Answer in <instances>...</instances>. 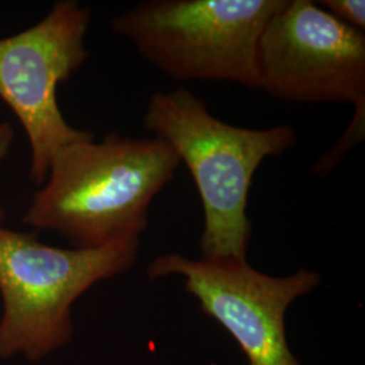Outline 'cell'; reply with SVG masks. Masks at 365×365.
Wrapping results in <instances>:
<instances>
[{
	"instance_id": "6da1fadb",
	"label": "cell",
	"mask_w": 365,
	"mask_h": 365,
	"mask_svg": "<svg viewBox=\"0 0 365 365\" xmlns=\"http://www.w3.org/2000/svg\"><path fill=\"white\" fill-rule=\"evenodd\" d=\"M180 165L155 137L113 133L101 143L93 137L72 143L53 157L24 223L53 230L78 249L140 241L150 203Z\"/></svg>"
},
{
	"instance_id": "7a4b0ae2",
	"label": "cell",
	"mask_w": 365,
	"mask_h": 365,
	"mask_svg": "<svg viewBox=\"0 0 365 365\" xmlns=\"http://www.w3.org/2000/svg\"><path fill=\"white\" fill-rule=\"evenodd\" d=\"M144 129L168 145L191 172L205 212L202 259L247 260L253 176L267 157L280 156L297 144L295 130L287 125L247 129L226 123L184 87L152 95Z\"/></svg>"
},
{
	"instance_id": "3957f363",
	"label": "cell",
	"mask_w": 365,
	"mask_h": 365,
	"mask_svg": "<svg viewBox=\"0 0 365 365\" xmlns=\"http://www.w3.org/2000/svg\"><path fill=\"white\" fill-rule=\"evenodd\" d=\"M0 209V360L37 361L72 337V304L96 283L130 269L140 241L63 249L3 226Z\"/></svg>"
},
{
	"instance_id": "277c9868",
	"label": "cell",
	"mask_w": 365,
	"mask_h": 365,
	"mask_svg": "<svg viewBox=\"0 0 365 365\" xmlns=\"http://www.w3.org/2000/svg\"><path fill=\"white\" fill-rule=\"evenodd\" d=\"M286 0H146L113 30L176 81H230L259 88L257 43Z\"/></svg>"
},
{
	"instance_id": "5b68a950",
	"label": "cell",
	"mask_w": 365,
	"mask_h": 365,
	"mask_svg": "<svg viewBox=\"0 0 365 365\" xmlns=\"http://www.w3.org/2000/svg\"><path fill=\"white\" fill-rule=\"evenodd\" d=\"M91 11L73 0L54 4L37 25L0 39V98L26 131L31 148L30 179L43 184L53 157L66 145L92 138L66 122L57 87L88 57L84 38Z\"/></svg>"
},
{
	"instance_id": "8992f818",
	"label": "cell",
	"mask_w": 365,
	"mask_h": 365,
	"mask_svg": "<svg viewBox=\"0 0 365 365\" xmlns=\"http://www.w3.org/2000/svg\"><path fill=\"white\" fill-rule=\"evenodd\" d=\"M259 88L294 103L365 107V34L310 0H286L257 43Z\"/></svg>"
},
{
	"instance_id": "52a82bcc",
	"label": "cell",
	"mask_w": 365,
	"mask_h": 365,
	"mask_svg": "<svg viewBox=\"0 0 365 365\" xmlns=\"http://www.w3.org/2000/svg\"><path fill=\"white\" fill-rule=\"evenodd\" d=\"M148 276L182 277L203 313L235 339L248 365H299L288 346L284 318L292 302L318 287V272L303 268L277 277L247 260H192L168 253L150 262Z\"/></svg>"
},
{
	"instance_id": "ba28073f",
	"label": "cell",
	"mask_w": 365,
	"mask_h": 365,
	"mask_svg": "<svg viewBox=\"0 0 365 365\" xmlns=\"http://www.w3.org/2000/svg\"><path fill=\"white\" fill-rule=\"evenodd\" d=\"M318 4L336 19H339V22L364 31V0H324Z\"/></svg>"
},
{
	"instance_id": "9c48e42d",
	"label": "cell",
	"mask_w": 365,
	"mask_h": 365,
	"mask_svg": "<svg viewBox=\"0 0 365 365\" xmlns=\"http://www.w3.org/2000/svg\"><path fill=\"white\" fill-rule=\"evenodd\" d=\"M14 140V129L10 123H0V161L7 156Z\"/></svg>"
}]
</instances>
